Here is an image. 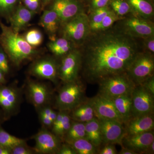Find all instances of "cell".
Returning a JSON list of instances; mask_svg holds the SVG:
<instances>
[{"label": "cell", "mask_w": 154, "mask_h": 154, "mask_svg": "<svg viewBox=\"0 0 154 154\" xmlns=\"http://www.w3.org/2000/svg\"><path fill=\"white\" fill-rule=\"evenodd\" d=\"M39 109H40L39 114L47 116L52 120L53 122H54L57 116L58 112H56L50 107L45 106Z\"/></svg>", "instance_id": "40"}, {"label": "cell", "mask_w": 154, "mask_h": 154, "mask_svg": "<svg viewBox=\"0 0 154 154\" xmlns=\"http://www.w3.org/2000/svg\"><path fill=\"white\" fill-rule=\"evenodd\" d=\"M117 112L123 121V124L132 117L131 95H123L112 99Z\"/></svg>", "instance_id": "22"}, {"label": "cell", "mask_w": 154, "mask_h": 154, "mask_svg": "<svg viewBox=\"0 0 154 154\" xmlns=\"http://www.w3.org/2000/svg\"><path fill=\"white\" fill-rule=\"evenodd\" d=\"M132 117L153 114L154 95L142 85H136L131 94Z\"/></svg>", "instance_id": "9"}, {"label": "cell", "mask_w": 154, "mask_h": 154, "mask_svg": "<svg viewBox=\"0 0 154 154\" xmlns=\"http://www.w3.org/2000/svg\"><path fill=\"white\" fill-rule=\"evenodd\" d=\"M153 54L140 51L136 56L126 72L135 85H138L154 76Z\"/></svg>", "instance_id": "7"}, {"label": "cell", "mask_w": 154, "mask_h": 154, "mask_svg": "<svg viewBox=\"0 0 154 154\" xmlns=\"http://www.w3.org/2000/svg\"><path fill=\"white\" fill-rule=\"evenodd\" d=\"M25 143V140L10 134L0 126V146L12 150L16 146Z\"/></svg>", "instance_id": "29"}, {"label": "cell", "mask_w": 154, "mask_h": 154, "mask_svg": "<svg viewBox=\"0 0 154 154\" xmlns=\"http://www.w3.org/2000/svg\"><path fill=\"white\" fill-rule=\"evenodd\" d=\"M142 85L150 93L154 95V76H153L146 80L142 84Z\"/></svg>", "instance_id": "42"}, {"label": "cell", "mask_w": 154, "mask_h": 154, "mask_svg": "<svg viewBox=\"0 0 154 154\" xmlns=\"http://www.w3.org/2000/svg\"><path fill=\"white\" fill-rule=\"evenodd\" d=\"M121 19L115 14L113 11H111L106 15L102 22L96 27L94 31L92 32H98L107 30L112 27L116 22Z\"/></svg>", "instance_id": "33"}, {"label": "cell", "mask_w": 154, "mask_h": 154, "mask_svg": "<svg viewBox=\"0 0 154 154\" xmlns=\"http://www.w3.org/2000/svg\"><path fill=\"white\" fill-rule=\"evenodd\" d=\"M79 1H80V2H82L84 4V2H85L86 0H79Z\"/></svg>", "instance_id": "50"}, {"label": "cell", "mask_w": 154, "mask_h": 154, "mask_svg": "<svg viewBox=\"0 0 154 154\" xmlns=\"http://www.w3.org/2000/svg\"><path fill=\"white\" fill-rule=\"evenodd\" d=\"M34 152L33 149L28 147L26 143L16 146L12 150V154H32Z\"/></svg>", "instance_id": "38"}, {"label": "cell", "mask_w": 154, "mask_h": 154, "mask_svg": "<svg viewBox=\"0 0 154 154\" xmlns=\"http://www.w3.org/2000/svg\"><path fill=\"white\" fill-rule=\"evenodd\" d=\"M88 12L109 6L110 0H88Z\"/></svg>", "instance_id": "37"}, {"label": "cell", "mask_w": 154, "mask_h": 154, "mask_svg": "<svg viewBox=\"0 0 154 154\" xmlns=\"http://www.w3.org/2000/svg\"><path fill=\"white\" fill-rule=\"evenodd\" d=\"M79 48L83 77L91 83L126 72L142 51L139 38L127 35L114 25L107 30L91 32Z\"/></svg>", "instance_id": "1"}, {"label": "cell", "mask_w": 154, "mask_h": 154, "mask_svg": "<svg viewBox=\"0 0 154 154\" xmlns=\"http://www.w3.org/2000/svg\"><path fill=\"white\" fill-rule=\"evenodd\" d=\"M0 45L9 60L19 66L26 60L34 58L38 54L35 48L31 46L24 36L19 35L0 20Z\"/></svg>", "instance_id": "2"}, {"label": "cell", "mask_w": 154, "mask_h": 154, "mask_svg": "<svg viewBox=\"0 0 154 154\" xmlns=\"http://www.w3.org/2000/svg\"><path fill=\"white\" fill-rule=\"evenodd\" d=\"M125 135H132L153 130V114L132 117L124 123Z\"/></svg>", "instance_id": "18"}, {"label": "cell", "mask_w": 154, "mask_h": 154, "mask_svg": "<svg viewBox=\"0 0 154 154\" xmlns=\"http://www.w3.org/2000/svg\"><path fill=\"white\" fill-rule=\"evenodd\" d=\"M113 25L122 32L134 38H143L154 35L152 20L146 19L134 13L122 17Z\"/></svg>", "instance_id": "4"}, {"label": "cell", "mask_w": 154, "mask_h": 154, "mask_svg": "<svg viewBox=\"0 0 154 154\" xmlns=\"http://www.w3.org/2000/svg\"><path fill=\"white\" fill-rule=\"evenodd\" d=\"M24 5L30 11L36 13L41 8V0H22Z\"/></svg>", "instance_id": "39"}, {"label": "cell", "mask_w": 154, "mask_h": 154, "mask_svg": "<svg viewBox=\"0 0 154 154\" xmlns=\"http://www.w3.org/2000/svg\"><path fill=\"white\" fill-rule=\"evenodd\" d=\"M61 22L55 11L51 9L45 10L40 17L39 25L46 32L50 40L57 38V34L59 31Z\"/></svg>", "instance_id": "20"}, {"label": "cell", "mask_w": 154, "mask_h": 154, "mask_svg": "<svg viewBox=\"0 0 154 154\" xmlns=\"http://www.w3.org/2000/svg\"><path fill=\"white\" fill-rule=\"evenodd\" d=\"M67 143L72 148L76 154H95L97 152V148L86 138Z\"/></svg>", "instance_id": "27"}, {"label": "cell", "mask_w": 154, "mask_h": 154, "mask_svg": "<svg viewBox=\"0 0 154 154\" xmlns=\"http://www.w3.org/2000/svg\"><path fill=\"white\" fill-rule=\"evenodd\" d=\"M6 83L5 75L1 70H0V84H5Z\"/></svg>", "instance_id": "47"}, {"label": "cell", "mask_w": 154, "mask_h": 154, "mask_svg": "<svg viewBox=\"0 0 154 154\" xmlns=\"http://www.w3.org/2000/svg\"><path fill=\"white\" fill-rule=\"evenodd\" d=\"M98 84V94L111 99L123 95H131L136 86L126 72L107 77Z\"/></svg>", "instance_id": "6"}, {"label": "cell", "mask_w": 154, "mask_h": 154, "mask_svg": "<svg viewBox=\"0 0 154 154\" xmlns=\"http://www.w3.org/2000/svg\"><path fill=\"white\" fill-rule=\"evenodd\" d=\"M105 146L99 152L100 154H116L117 150L114 145L111 144H105Z\"/></svg>", "instance_id": "41"}, {"label": "cell", "mask_w": 154, "mask_h": 154, "mask_svg": "<svg viewBox=\"0 0 154 154\" xmlns=\"http://www.w3.org/2000/svg\"><path fill=\"white\" fill-rule=\"evenodd\" d=\"M53 0H41V8H44Z\"/></svg>", "instance_id": "49"}, {"label": "cell", "mask_w": 154, "mask_h": 154, "mask_svg": "<svg viewBox=\"0 0 154 154\" xmlns=\"http://www.w3.org/2000/svg\"><path fill=\"white\" fill-rule=\"evenodd\" d=\"M58 64L54 59L44 57L34 62L30 67V72L32 75L40 79L51 81L56 84L58 75Z\"/></svg>", "instance_id": "12"}, {"label": "cell", "mask_w": 154, "mask_h": 154, "mask_svg": "<svg viewBox=\"0 0 154 154\" xmlns=\"http://www.w3.org/2000/svg\"><path fill=\"white\" fill-rule=\"evenodd\" d=\"M49 9L55 11L61 23L85 12V4L79 0H53Z\"/></svg>", "instance_id": "14"}, {"label": "cell", "mask_w": 154, "mask_h": 154, "mask_svg": "<svg viewBox=\"0 0 154 154\" xmlns=\"http://www.w3.org/2000/svg\"><path fill=\"white\" fill-rule=\"evenodd\" d=\"M70 111L64 110L62 119L55 128L52 129V133L63 140L64 136L66 133L71 125L72 120Z\"/></svg>", "instance_id": "31"}, {"label": "cell", "mask_w": 154, "mask_h": 154, "mask_svg": "<svg viewBox=\"0 0 154 154\" xmlns=\"http://www.w3.org/2000/svg\"><path fill=\"white\" fill-rule=\"evenodd\" d=\"M36 144L33 148L38 153L58 154L61 146V139L53 133L43 128L34 136Z\"/></svg>", "instance_id": "10"}, {"label": "cell", "mask_w": 154, "mask_h": 154, "mask_svg": "<svg viewBox=\"0 0 154 154\" xmlns=\"http://www.w3.org/2000/svg\"><path fill=\"white\" fill-rule=\"evenodd\" d=\"M86 137L85 123L72 120L70 127L63 140L66 143Z\"/></svg>", "instance_id": "26"}, {"label": "cell", "mask_w": 154, "mask_h": 154, "mask_svg": "<svg viewBox=\"0 0 154 154\" xmlns=\"http://www.w3.org/2000/svg\"><path fill=\"white\" fill-rule=\"evenodd\" d=\"M111 11V9L108 6L104 8L95 9L87 14L91 32L94 31L96 27L102 22L104 17Z\"/></svg>", "instance_id": "28"}, {"label": "cell", "mask_w": 154, "mask_h": 154, "mask_svg": "<svg viewBox=\"0 0 154 154\" xmlns=\"http://www.w3.org/2000/svg\"><path fill=\"white\" fill-rule=\"evenodd\" d=\"M61 36L80 48L91 33L88 15L86 12L78 14L61 24Z\"/></svg>", "instance_id": "3"}, {"label": "cell", "mask_w": 154, "mask_h": 154, "mask_svg": "<svg viewBox=\"0 0 154 154\" xmlns=\"http://www.w3.org/2000/svg\"><path fill=\"white\" fill-rule=\"evenodd\" d=\"M27 42L34 48L40 46L43 40V36L40 30L36 28L28 30L24 36Z\"/></svg>", "instance_id": "34"}, {"label": "cell", "mask_w": 154, "mask_h": 154, "mask_svg": "<svg viewBox=\"0 0 154 154\" xmlns=\"http://www.w3.org/2000/svg\"><path fill=\"white\" fill-rule=\"evenodd\" d=\"M104 144H119L125 135L123 123L118 120L110 119H98Z\"/></svg>", "instance_id": "11"}, {"label": "cell", "mask_w": 154, "mask_h": 154, "mask_svg": "<svg viewBox=\"0 0 154 154\" xmlns=\"http://www.w3.org/2000/svg\"><path fill=\"white\" fill-rule=\"evenodd\" d=\"M85 86L79 79L64 83L56 98V107L59 110L71 111L85 100Z\"/></svg>", "instance_id": "5"}, {"label": "cell", "mask_w": 154, "mask_h": 154, "mask_svg": "<svg viewBox=\"0 0 154 154\" xmlns=\"http://www.w3.org/2000/svg\"><path fill=\"white\" fill-rule=\"evenodd\" d=\"M28 98L33 106L37 109H40L47 104L51 94L47 86L44 84L30 81L27 86Z\"/></svg>", "instance_id": "17"}, {"label": "cell", "mask_w": 154, "mask_h": 154, "mask_svg": "<svg viewBox=\"0 0 154 154\" xmlns=\"http://www.w3.org/2000/svg\"><path fill=\"white\" fill-rule=\"evenodd\" d=\"M72 120L86 123L96 118L94 108L89 99L85 100L70 111Z\"/></svg>", "instance_id": "21"}, {"label": "cell", "mask_w": 154, "mask_h": 154, "mask_svg": "<svg viewBox=\"0 0 154 154\" xmlns=\"http://www.w3.org/2000/svg\"><path fill=\"white\" fill-rule=\"evenodd\" d=\"M0 115H1V114H0Z\"/></svg>", "instance_id": "51"}, {"label": "cell", "mask_w": 154, "mask_h": 154, "mask_svg": "<svg viewBox=\"0 0 154 154\" xmlns=\"http://www.w3.org/2000/svg\"><path fill=\"white\" fill-rule=\"evenodd\" d=\"M109 6L111 10L121 18L133 13L126 0H110Z\"/></svg>", "instance_id": "30"}, {"label": "cell", "mask_w": 154, "mask_h": 154, "mask_svg": "<svg viewBox=\"0 0 154 154\" xmlns=\"http://www.w3.org/2000/svg\"><path fill=\"white\" fill-rule=\"evenodd\" d=\"M36 14L27 8L24 5L20 4L9 19L10 27L15 32L19 33L28 25Z\"/></svg>", "instance_id": "19"}, {"label": "cell", "mask_w": 154, "mask_h": 154, "mask_svg": "<svg viewBox=\"0 0 154 154\" xmlns=\"http://www.w3.org/2000/svg\"><path fill=\"white\" fill-rule=\"evenodd\" d=\"M119 154H137L136 152L128 148H127L125 147L122 146V149L120 151L119 153Z\"/></svg>", "instance_id": "45"}, {"label": "cell", "mask_w": 154, "mask_h": 154, "mask_svg": "<svg viewBox=\"0 0 154 154\" xmlns=\"http://www.w3.org/2000/svg\"><path fill=\"white\" fill-rule=\"evenodd\" d=\"M154 153V141L149 146L147 150L146 153V154H152Z\"/></svg>", "instance_id": "48"}, {"label": "cell", "mask_w": 154, "mask_h": 154, "mask_svg": "<svg viewBox=\"0 0 154 154\" xmlns=\"http://www.w3.org/2000/svg\"><path fill=\"white\" fill-rule=\"evenodd\" d=\"M133 13L146 19L152 20L154 15L153 3L152 0H126Z\"/></svg>", "instance_id": "23"}, {"label": "cell", "mask_w": 154, "mask_h": 154, "mask_svg": "<svg viewBox=\"0 0 154 154\" xmlns=\"http://www.w3.org/2000/svg\"><path fill=\"white\" fill-rule=\"evenodd\" d=\"M61 58L60 63L58 64L59 79L63 83L79 79L82 64V52L79 48H75Z\"/></svg>", "instance_id": "8"}, {"label": "cell", "mask_w": 154, "mask_h": 154, "mask_svg": "<svg viewBox=\"0 0 154 154\" xmlns=\"http://www.w3.org/2000/svg\"><path fill=\"white\" fill-rule=\"evenodd\" d=\"M139 39L140 41L142 51L154 55V35Z\"/></svg>", "instance_id": "35"}, {"label": "cell", "mask_w": 154, "mask_h": 154, "mask_svg": "<svg viewBox=\"0 0 154 154\" xmlns=\"http://www.w3.org/2000/svg\"><path fill=\"white\" fill-rule=\"evenodd\" d=\"M154 141L152 131L132 135H125L122 146L132 150L137 154H146L149 146Z\"/></svg>", "instance_id": "16"}, {"label": "cell", "mask_w": 154, "mask_h": 154, "mask_svg": "<svg viewBox=\"0 0 154 154\" xmlns=\"http://www.w3.org/2000/svg\"><path fill=\"white\" fill-rule=\"evenodd\" d=\"M86 138L98 148L103 143V139L99 119H94L85 123Z\"/></svg>", "instance_id": "25"}, {"label": "cell", "mask_w": 154, "mask_h": 154, "mask_svg": "<svg viewBox=\"0 0 154 154\" xmlns=\"http://www.w3.org/2000/svg\"><path fill=\"white\" fill-rule=\"evenodd\" d=\"M9 60L8 55L0 45V70L5 75L10 72Z\"/></svg>", "instance_id": "36"}, {"label": "cell", "mask_w": 154, "mask_h": 154, "mask_svg": "<svg viewBox=\"0 0 154 154\" xmlns=\"http://www.w3.org/2000/svg\"><path fill=\"white\" fill-rule=\"evenodd\" d=\"M39 119H40L42 124L45 127H52L53 122L52 120L49 117L45 116L39 114Z\"/></svg>", "instance_id": "44"}, {"label": "cell", "mask_w": 154, "mask_h": 154, "mask_svg": "<svg viewBox=\"0 0 154 154\" xmlns=\"http://www.w3.org/2000/svg\"><path fill=\"white\" fill-rule=\"evenodd\" d=\"M0 154H12V150L4 147L0 146Z\"/></svg>", "instance_id": "46"}, {"label": "cell", "mask_w": 154, "mask_h": 154, "mask_svg": "<svg viewBox=\"0 0 154 154\" xmlns=\"http://www.w3.org/2000/svg\"><path fill=\"white\" fill-rule=\"evenodd\" d=\"M19 0H0V17L8 22L18 5Z\"/></svg>", "instance_id": "32"}, {"label": "cell", "mask_w": 154, "mask_h": 154, "mask_svg": "<svg viewBox=\"0 0 154 154\" xmlns=\"http://www.w3.org/2000/svg\"><path fill=\"white\" fill-rule=\"evenodd\" d=\"M5 85L0 84V107L7 117L13 115L18 110L20 94L17 88Z\"/></svg>", "instance_id": "15"}, {"label": "cell", "mask_w": 154, "mask_h": 154, "mask_svg": "<svg viewBox=\"0 0 154 154\" xmlns=\"http://www.w3.org/2000/svg\"><path fill=\"white\" fill-rule=\"evenodd\" d=\"M48 47L56 56L62 57L76 47L70 41L61 36L50 40L47 45Z\"/></svg>", "instance_id": "24"}, {"label": "cell", "mask_w": 154, "mask_h": 154, "mask_svg": "<svg viewBox=\"0 0 154 154\" xmlns=\"http://www.w3.org/2000/svg\"><path fill=\"white\" fill-rule=\"evenodd\" d=\"M58 154H76V153L69 145L66 143L61 145Z\"/></svg>", "instance_id": "43"}, {"label": "cell", "mask_w": 154, "mask_h": 154, "mask_svg": "<svg viewBox=\"0 0 154 154\" xmlns=\"http://www.w3.org/2000/svg\"><path fill=\"white\" fill-rule=\"evenodd\" d=\"M89 100L94 107L96 118L114 119L123 123L112 99L98 94Z\"/></svg>", "instance_id": "13"}]
</instances>
